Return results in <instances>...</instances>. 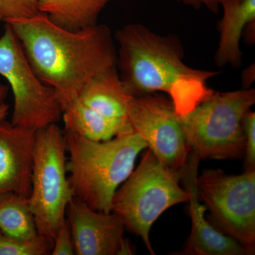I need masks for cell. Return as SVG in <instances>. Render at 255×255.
<instances>
[{
    "instance_id": "obj_1",
    "label": "cell",
    "mask_w": 255,
    "mask_h": 255,
    "mask_svg": "<svg viewBox=\"0 0 255 255\" xmlns=\"http://www.w3.org/2000/svg\"><path fill=\"white\" fill-rule=\"evenodd\" d=\"M9 24L33 71L54 90L63 110L95 75L117 66V48L107 25L70 31L42 13Z\"/></svg>"
},
{
    "instance_id": "obj_2",
    "label": "cell",
    "mask_w": 255,
    "mask_h": 255,
    "mask_svg": "<svg viewBox=\"0 0 255 255\" xmlns=\"http://www.w3.org/2000/svg\"><path fill=\"white\" fill-rule=\"evenodd\" d=\"M114 38L119 75L134 97L164 92L183 116L214 92L208 82L219 72L188 66L175 35L162 36L140 23H130L118 30Z\"/></svg>"
},
{
    "instance_id": "obj_3",
    "label": "cell",
    "mask_w": 255,
    "mask_h": 255,
    "mask_svg": "<svg viewBox=\"0 0 255 255\" xmlns=\"http://www.w3.org/2000/svg\"><path fill=\"white\" fill-rule=\"evenodd\" d=\"M64 132L70 156L67 172L74 197L95 211L112 212L116 191L131 174L137 155L147 148V143L134 131L105 141Z\"/></svg>"
},
{
    "instance_id": "obj_4",
    "label": "cell",
    "mask_w": 255,
    "mask_h": 255,
    "mask_svg": "<svg viewBox=\"0 0 255 255\" xmlns=\"http://www.w3.org/2000/svg\"><path fill=\"white\" fill-rule=\"evenodd\" d=\"M255 103V89L214 92L189 113L180 116L192 152L204 159L243 157L246 140L242 121Z\"/></svg>"
},
{
    "instance_id": "obj_5",
    "label": "cell",
    "mask_w": 255,
    "mask_h": 255,
    "mask_svg": "<svg viewBox=\"0 0 255 255\" xmlns=\"http://www.w3.org/2000/svg\"><path fill=\"white\" fill-rule=\"evenodd\" d=\"M179 179L148 149L112 199V212L128 231L141 238L151 255H155L150 240L152 224L166 210L189 201Z\"/></svg>"
},
{
    "instance_id": "obj_6",
    "label": "cell",
    "mask_w": 255,
    "mask_h": 255,
    "mask_svg": "<svg viewBox=\"0 0 255 255\" xmlns=\"http://www.w3.org/2000/svg\"><path fill=\"white\" fill-rule=\"evenodd\" d=\"M66 153L65 132L57 124L36 130L28 201L38 234L52 241L74 197Z\"/></svg>"
},
{
    "instance_id": "obj_7",
    "label": "cell",
    "mask_w": 255,
    "mask_h": 255,
    "mask_svg": "<svg viewBox=\"0 0 255 255\" xmlns=\"http://www.w3.org/2000/svg\"><path fill=\"white\" fill-rule=\"evenodd\" d=\"M0 76L9 83L14 97L13 125L36 131L62 119L56 93L33 71L9 23L0 36Z\"/></svg>"
},
{
    "instance_id": "obj_8",
    "label": "cell",
    "mask_w": 255,
    "mask_h": 255,
    "mask_svg": "<svg viewBox=\"0 0 255 255\" xmlns=\"http://www.w3.org/2000/svg\"><path fill=\"white\" fill-rule=\"evenodd\" d=\"M196 188L219 231L254 255L255 170L229 175L221 169H205L196 177Z\"/></svg>"
},
{
    "instance_id": "obj_9",
    "label": "cell",
    "mask_w": 255,
    "mask_h": 255,
    "mask_svg": "<svg viewBox=\"0 0 255 255\" xmlns=\"http://www.w3.org/2000/svg\"><path fill=\"white\" fill-rule=\"evenodd\" d=\"M128 117L159 162L180 179L191 150L171 100L159 92L134 97Z\"/></svg>"
},
{
    "instance_id": "obj_10",
    "label": "cell",
    "mask_w": 255,
    "mask_h": 255,
    "mask_svg": "<svg viewBox=\"0 0 255 255\" xmlns=\"http://www.w3.org/2000/svg\"><path fill=\"white\" fill-rule=\"evenodd\" d=\"M68 220L78 255H132L124 237L125 226L113 212L95 211L73 197L67 207Z\"/></svg>"
},
{
    "instance_id": "obj_11",
    "label": "cell",
    "mask_w": 255,
    "mask_h": 255,
    "mask_svg": "<svg viewBox=\"0 0 255 255\" xmlns=\"http://www.w3.org/2000/svg\"><path fill=\"white\" fill-rule=\"evenodd\" d=\"M200 157L194 152L189 156L181 174L189 194V213L192 223L191 232L182 251L183 255H253L239 241L215 228L205 218L206 206L201 204L196 188L198 167Z\"/></svg>"
},
{
    "instance_id": "obj_12",
    "label": "cell",
    "mask_w": 255,
    "mask_h": 255,
    "mask_svg": "<svg viewBox=\"0 0 255 255\" xmlns=\"http://www.w3.org/2000/svg\"><path fill=\"white\" fill-rule=\"evenodd\" d=\"M36 131L0 122V194L29 198Z\"/></svg>"
},
{
    "instance_id": "obj_13",
    "label": "cell",
    "mask_w": 255,
    "mask_h": 255,
    "mask_svg": "<svg viewBox=\"0 0 255 255\" xmlns=\"http://www.w3.org/2000/svg\"><path fill=\"white\" fill-rule=\"evenodd\" d=\"M133 98L121 79L117 66L106 69L95 75L77 97L102 115L127 125H130L128 112Z\"/></svg>"
},
{
    "instance_id": "obj_14",
    "label": "cell",
    "mask_w": 255,
    "mask_h": 255,
    "mask_svg": "<svg viewBox=\"0 0 255 255\" xmlns=\"http://www.w3.org/2000/svg\"><path fill=\"white\" fill-rule=\"evenodd\" d=\"M223 17L219 23L220 38L215 55L219 67L241 66V40L246 28L255 21V0H221Z\"/></svg>"
},
{
    "instance_id": "obj_15",
    "label": "cell",
    "mask_w": 255,
    "mask_h": 255,
    "mask_svg": "<svg viewBox=\"0 0 255 255\" xmlns=\"http://www.w3.org/2000/svg\"><path fill=\"white\" fill-rule=\"evenodd\" d=\"M62 119L65 131L95 141H105L133 132L131 126L107 118L77 98L64 107Z\"/></svg>"
},
{
    "instance_id": "obj_16",
    "label": "cell",
    "mask_w": 255,
    "mask_h": 255,
    "mask_svg": "<svg viewBox=\"0 0 255 255\" xmlns=\"http://www.w3.org/2000/svg\"><path fill=\"white\" fill-rule=\"evenodd\" d=\"M112 0H38V9L52 22L70 31L95 26Z\"/></svg>"
},
{
    "instance_id": "obj_17",
    "label": "cell",
    "mask_w": 255,
    "mask_h": 255,
    "mask_svg": "<svg viewBox=\"0 0 255 255\" xmlns=\"http://www.w3.org/2000/svg\"><path fill=\"white\" fill-rule=\"evenodd\" d=\"M0 231L25 241L38 236L28 197L14 192L0 194Z\"/></svg>"
},
{
    "instance_id": "obj_18",
    "label": "cell",
    "mask_w": 255,
    "mask_h": 255,
    "mask_svg": "<svg viewBox=\"0 0 255 255\" xmlns=\"http://www.w3.org/2000/svg\"><path fill=\"white\" fill-rule=\"evenodd\" d=\"M53 241L38 235L31 240L10 237L0 231V255H51Z\"/></svg>"
},
{
    "instance_id": "obj_19",
    "label": "cell",
    "mask_w": 255,
    "mask_h": 255,
    "mask_svg": "<svg viewBox=\"0 0 255 255\" xmlns=\"http://www.w3.org/2000/svg\"><path fill=\"white\" fill-rule=\"evenodd\" d=\"M38 0H0V21L10 23L39 14Z\"/></svg>"
},
{
    "instance_id": "obj_20",
    "label": "cell",
    "mask_w": 255,
    "mask_h": 255,
    "mask_svg": "<svg viewBox=\"0 0 255 255\" xmlns=\"http://www.w3.org/2000/svg\"><path fill=\"white\" fill-rule=\"evenodd\" d=\"M243 130L246 135L245 152V169L246 172L255 170V113L248 111L242 121Z\"/></svg>"
},
{
    "instance_id": "obj_21",
    "label": "cell",
    "mask_w": 255,
    "mask_h": 255,
    "mask_svg": "<svg viewBox=\"0 0 255 255\" xmlns=\"http://www.w3.org/2000/svg\"><path fill=\"white\" fill-rule=\"evenodd\" d=\"M52 255H73L75 254V246L68 220L65 219L58 228L53 240Z\"/></svg>"
},
{
    "instance_id": "obj_22",
    "label": "cell",
    "mask_w": 255,
    "mask_h": 255,
    "mask_svg": "<svg viewBox=\"0 0 255 255\" xmlns=\"http://www.w3.org/2000/svg\"><path fill=\"white\" fill-rule=\"evenodd\" d=\"M178 2L192 6L194 9H199L202 6H205L211 12L217 13L219 11L221 0H175Z\"/></svg>"
},
{
    "instance_id": "obj_23",
    "label": "cell",
    "mask_w": 255,
    "mask_h": 255,
    "mask_svg": "<svg viewBox=\"0 0 255 255\" xmlns=\"http://www.w3.org/2000/svg\"><path fill=\"white\" fill-rule=\"evenodd\" d=\"M9 106L4 102H0V122L6 119V116L9 113Z\"/></svg>"
},
{
    "instance_id": "obj_24",
    "label": "cell",
    "mask_w": 255,
    "mask_h": 255,
    "mask_svg": "<svg viewBox=\"0 0 255 255\" xmlns=\"http://www.w3.org/2000/svg\"><path fill=\"white\" fill-rule=\"evenodd\" d=\"M8 93V87L0 83V102H4Z\"/></svg>"
}]
</instances>
